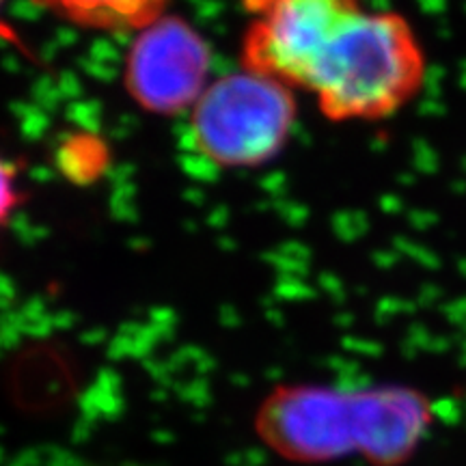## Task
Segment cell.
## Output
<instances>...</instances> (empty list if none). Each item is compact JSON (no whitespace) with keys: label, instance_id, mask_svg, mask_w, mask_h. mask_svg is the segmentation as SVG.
Returning a JSON list of instances; mask_svg holds the SVG:
<instances>
[{"label":"cell","instance_id":"1","mask_svg":"<svg viewBox=\"0 0 466 466\" xmlns=\"http://www.w3.org/2000/svg\"><path fill=\"white\" fill-rule=\"evenodd\" d=\"M428 74L415 25L400 11L365 9L319 61L307 93L333 124H376L410 106Z\"/></svg>","mask_w":466,"mask_h":466},{"label":"cell","instance_id":"2","mask_svg":"<svg viewBox=\"0 0 466 466\" xmlns=\"http://www.w3.org/2000/svg\"><path fill=\"white\" fill-rule=\"evenodd\" d=\"M294 93L248 69L212 80L192 106V145L218 167L266 165L281 154L296 126Z\"/></svg>","mask_w":466,"mask_h":466},{"label":"cell","instance_id":"3","mask_svg":"<svg viewBox=\"0 0 466 466\" xmlns=\"http://www.w3.org/2000/svg\"><path fill=\"white\" fill-rule=\"evenodd\" d=\"M248 15L242 35V69L307 91L311 76L367 9L363 0H240Z\"/></svg>","mask_w":466,"mask_h":466},{"label":"cell","instance_id":"4","mask_svg":"<svg viewBox=\"0 0 466 466\" xmlns=\"http://www.w3.org/2000/svg\"><path fill=\"white\" fill-rule=\"evenodd\" d=\"M255 430L279 456L300 464L333 462L363 451V393L318 384L279 387L259 406Z\"/></svg>","mask_w":466,"mask_h":466},{"label":"cell","instance_id":"5","mask_svg":"<svg viewBox=\"0 0 466 466\" xmlns=\"http://www.w3.org/2000/svg\"><path fill=\"white\" fill-rule=\"evenodd\" d=\"M212 50L182 15H162L134 35L124 61V89L154 115L192 110L209 85Z\"/></svg>","mask_w":466,"mask_h":466},{"label":"cell","instance_id":"6","mask_svg":"<svg viewBox=\"0 0 466 466\" xmlns=\"http://www.w3.org/2000/svg\"><path fill=\"white\" fill-rule=\"evenodd\" d=\"M363 391V456L374 466H400L415 456L434 423V408L417 389L404 384Z\"/></svg>","mask_w":466,"mask_h":466},{"label":"cell","instance_id":"7","mask_svg":"<svg viewBox=\"0 0 466 466\" xmlns=\"http://www.w3.org/2000/svg\"><path fill=\"white\" fill-rule=\"evenodd\" d=\"M67 25L104 33H137L168 14L171 0H31Z\"/></svg>","mask_w":466,"mask_h":466},{"label":"cell","instance_id":"8","mask_svg":"<svg viewBox=\"0 0 466 466\" xmlns=\"http://www.w3.org/2000/svg\"><path fill=\"white\" fill-rule=\"evenodd\" d=\"M20 206V186H17V171L0 156V229L9 223L14 212Z\"/></svg>","mask_w":466,"mask_h":466},{"label":"cell","instance_id":"9","mask_svg":"<svg viewBox=\"0 0 466 466\" xmlns=\"http://www.w3.org/2000/svg\"><path fill=\"white\" fill-rule=\"evenodd\" d=\"M3 5H5V0H0V9H3Z\"/></svg>","mask_w":466,"mask_h":466}]
</instances>
